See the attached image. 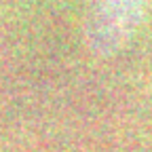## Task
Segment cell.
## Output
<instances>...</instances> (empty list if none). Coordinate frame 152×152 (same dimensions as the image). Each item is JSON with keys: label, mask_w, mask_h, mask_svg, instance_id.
Wrapping results in <instances>:
<instances>
[{"label": "cell", "mask_w": 152, "mask_h": 152, "mask_svg": "<svg viewBox=\"0 0 152 152\" xmlns=\"http://www.w3.org/2000/svg\"><path fill=\"white\" fill-rule=\"evenodd\" d=\"M148 0H91L85 21V42L97 57L121 53L137 32Z\"/></svg>", "instance_id": "1"}]
</instances>
